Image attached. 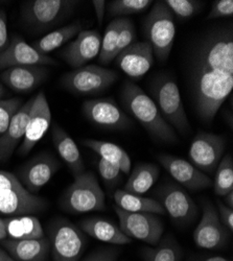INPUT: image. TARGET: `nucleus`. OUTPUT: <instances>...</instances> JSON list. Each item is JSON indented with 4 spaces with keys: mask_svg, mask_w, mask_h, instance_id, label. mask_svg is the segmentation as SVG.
<instances>
[{
    "mask_svg": "<svg viewBox=\"0 0 233 261\" xmlns=\"http://www.w3.org/2000/svg\"><path fill=\"white\" fill-rule=\"evenodd\" d=\"M190 89L199 117L213 122L233 89V32L217 30L197 47L190 68Z\"/></svg>",
    "mask_w": 233,
    "mask_h": 261,
    "instance_id": "obj_1",
    "label": "nucleus"
},
{
    "mask_svg": "<svg viewBox=\"0 0 233 261\" xmlns=\"http://www.w3.org/2000/svg\"><path fill=\"white\" fill-rule=\"evenodd\" d=\"M121 101L126 111L134 116L151 137L165 143L178 142L175 129L164 120L155 101L137 85L132 82L124 83Z\"/></svg>",
    "mask_w": 233,
    "mask_h": 261,
    "instance_id": "obj_2",
    "label": "nucleus"
},
{
    "mask_svg": "<svg viewBox=\"0 0 233 261\" xmlns=\"http://www.w3.org/2000/svg\"><path fill=\"white\" fill-rule=\"evenodd\" d=\"M47 205L46 200L29 192L16 175L0 169V214L30 215L44 211Z\"/></svg>",
    "mask_w": 233,
    "mask_h": 261,
    "instance_id": "obj_3",
    "label": "nucleus"
},
{
    "mask_svg": "<svg viewBox=\"0 0 233 261\" xmlns=\"http://www.w3.org/2000/svg\"><path fill=\"white\" fill-rule=\"evenodd\" d=\"M143 32L146 42L152 46L154 56L160 62H165L172 48L176 36L174 14L164 2L154 3L149 15L145 17Z\"/></svg>",
    "mask_w": 233,
    "mask_h": 261,
    "instance_id": "obj_4",
    "label": "nucleus"
},
{
    "mask_svg": "<svg viewBox=\"0 0 233 261\" xmlns=\"http://www.w3.org/2000/svg\"><path fill=\"white\" fill-rule=\"evenodd\" d=\"M79 4L75 0H30L21 6V19L30 30L46 32L69 18Z\"/></svg>",
    "mask_w": 233,
    "mask_h": 261,
    "instance_id": "obj_5",
    "label": "nucleus"
},
{
    "mask_svg": "<svg viewBox=\"0 0 233 261\" xmlns=\"http://www.w3.org/2000/svg\"><path fill=\"white\" fill-rule=\"evenodd\" d=\"M61 206L74 214L105 210V193L92 171H84L74 178L62 195Z\"/></svg>",
    "mask_w": 233,
    "mask_h": 261,
    "instance_id": "obj_6",
    "label": "nucleus"
},
{
    "mask_svg": "<svg viewBox=\"0 0 233 261\" xmlns=\"http://www.w3.org/2000/svg\"><path fill=\"white\" fill-rule=\"evenodd\" d=\"M153 96L164 120L181 135L189 134V121L175 80L168 75L158 77L153 86Z\"/></svg>",
    "mask_w": 233,
    "mask_h": 261,
    "instance_id": "obj_7",
    "label": "nucleus"
},
{
    "mask_svg": "<svg viewBox=\"0 0 233 261\" xmlns=\"http://www.w3.org/2000/svg\"><path fill=\"white\" fill-rule=\"evenodd\" d=\"M117 77L118 73L114 70L98 65H86L63 75L61 85L74 95L91 96L107 90Z\"/></svg>",
    "mask_w": 233,
    "mask_h": 261,
    "instance_id": "obj_8",
    "label": "nucleus"
},
{
    "mask_svg": "<svg viewBox=\"0 0 233 261\" xmlns=\"http://www.w3.org/2000/svg\"><path fill=\"white\" fill-rule=\"evenodd\" d=\"M47 239L54 261H79L87 243L83 231L65 219L49 224Z\"/></svg>",
    "mask_w": 233,
    "mask_h": 261,
    "instance_id": "obj_9",
    "label": "nucleus"
},
{
    "mask_svg": "<svg viewBox=\"0 0 233 261\" xmlns=\"http://www.w3.org/2000/svg\"><path fill=\"white\" fill-rule=\"evenodd\" d=\"M120 230L131 239H138L149 245H158L163 233V224L152 213L128 212L114 207Z\"/></svg>",
    "mask_w": 233,
    "mask_h": 261,
    "instance_id": "obj_10",
    "label": "nucleus"
},
{
    "mask_svg": "<svg viewBox=\"0 0 233 261\" xmlns=\"http://www.w3.org/2000/svg\"><path fill=\"white\" fill-rule=\"evenodd\" d=\"M82 111L94 125L110 130H124L132 126V119L112 98L89 99L83 102Z\"/></svg>",
    "mask_w": 233,
    "mask_h": 261,
    "instance_id": "obj_11",
    "label": "nucleus"
},
{
    "mask_svg": "<svg viewBox=\"0 0 233 261\" xmlns=\"http://www.w3.org/2000/svg\"><path fill=\"white\" fill-rule=\"evenodd\" d=\"M225 145L223 136L199 132L190 143L188 151L192 164L205 175H213L223 157Z\"/></svg>",
    "mask_w": 233,
    "mask_h": 261,
    "instance_id": "obj_12",
    "label": "nucleus"
},
{
    "mask_svg": "<svg viewBox=\"0 0 233 261\" xmlns=\"http://www.w3.org/2000/svg\"><path fill=\"white\" fill-rule=\"evenodd\" d=\"M156 201L165 213L179 224H188L197 216V206L184 188L175 183L161 185L156 191Z\"/></svg>",
    "mask_w": 233,
    "mask_h": 261,
    "instance_id": "obj_13",
    "label": "nucleus"
},
{
    "mask_svg": "<svg viewBox=\"0 0 233 261\" xmlns=\"http://www.w3.org/2000/svg\"><path fill=\"white\" fill-rule=\"evenodd\" d=\"M61 168L60 161L49 153H41L18 170V180L31 193L36 194L43 188Z\"/></svg>",
    "mask_w": 233,
    "mask_h": 261,
    "instance_id": "obj_14",
    "label": "nucleus"
},
{
    "mask_svg": "<svg viewBox=\"0 0 233 261\" xmlns=\"http://www.w3.org/2000/svg\"><path fill=\"white\" fill-rule=\"evenodd\" d=\"M51 123V111L45 92L41 90L36 96L30 111V117L27 124L25 134L21 142L18 154L27 156L35 145L42 139Z\"/></svg>",
    "mask_w": 233,
    "mask_h": 261,
    "instance_id": "obj_15",
    "label": "nucleus"
},
{
    "mask_svg": "<svg viewBox=\"0 0 233 261\" xmlns=\"http://www.w3.org/2000/svg\"><path fill=\"white\" fill-rule=\"evenodd\" d=\"M57 62L49 56L38 53L20 36H14L9 44L0 50V70L18 66H50Z\"/></svg>",
    "mask_w": 233,
    "mask_h": 261,
    "instance_id": "obj_16",
    "label": "nucleus"
},
{
    "mask_svg": "<svg viewBox=\"0 0 233 261\" xmlns=\"http://www.w3.org/2000/svg\"><path fill=\"white\" fill-rule=\"evenodd\" d=\"M194 241L199 248L206 250L220 249L228 241V230L210 202H205L203 205V215L194 232Z\"/></svg>",
    "mask_w": 233,
    "mask_h": 261,
    "instance_id": "obj_17",
    "label": "nucleus"
},
{
    "mask_svg": "<svg viewBox=\"0 0 233 261\" xmlns=\"http://www.w3.org/2000/svg\"><path fill=\"white\" fill-rule=\"evenodd\" d=\"M156 159L186 189L202 190L213 185V181L207 175L184 159L167 154H158Z\"/></svg>",
    "mask_w": 233,
    "mask_h": 261,
    "instance_id": "obj_18",
    "label": "nucleus"
},
{
    "mask_svg": "<svg viewBox=\"0 0 233 261\" xmlns=\"http://www.w3.org/2000/svg\"><path fill=\"white\" fill-rule=\"evenodd\" d=\"M101 37L97 31H81L76 38L63 49L62 58L74 69L86 66L99 55Z\"/></svg>",
    "mask_w": 233,
    "mask_h": 261,
    "instance_id": "obj_19",
    "label": "nucleus"
},
{
    "mask_svg": "<svg viewBox=\"0 0 233 261\" xmlns=\"http://www.w3.org/2000/svg\"><path fill=\"white\" fill-rule=\"evenodd\" d=\"M117 66L132 79H140L154 65V53L152 46L144 42H134L123 49L116 58Z\"/></svg>",
    "mask_w": 233,
    "mask_h": 261,
    "instance_id": "obj_20",
    "label": "nucleus"
},
{
    "mask_svg": "<svg viewBox=\"0 0 233 261\" xmlns=\"http://www.w3.org/2000/svg\"><path fill=\"white\" fill-rule=\"evenodd\" d=\"M49 72L46 66H18L4 70L0 80L13 91L28 93L45 82Z\"/></svg>",
    "mask_w": 233,
    "mask_h": 261,
    "instance_id": "obj_21",
    "label": "nucleus"
},
{
    "mask_svg": "<svg viewBox=\"0 0 233 261\" xmlns=\"http://www.w3.org/2000/svg\"><path fill=\"white\" fill-rule=\"evenodd\" d=\"M34 97L21 106L13 117L8 129L0 136V163H6L13 155L21 140H23Z\"/></svg>",
    "mask_w": 233,
    "mask_h": 261,
    "instance_id": "obj_22",
    "label": "nucleus"
},
{
    "mask_svg": "<svg viewBox=\"0 0 233 261\" xmlns=\"http://www.w3.org/2000/svg\"><path fill=\"white\" fill-rule=\"evenodd\" d=\"M2 246L16 261H44L50 250L45 236L20 241L7 238L2 242Z\"/></svg>",
    "mask_w": 233,
    "mask_h": 261,
    "instance_id": "obj_23",
    "label": "nucleus"
},
{
    "mask_svg": "<svg viewBox=\"0 0 233 261\" xmlns=\"http://www.w3.org/2000/svg\"><path fill=\"white\" fill-rule=\"evenodd\" d=\"M51 136L54 145L62 160L66 163L73 177H77L85 171V164L80 149L73 139L58 124L53 125Z\"/></svg>",
    "mask_w": 233,
    "mask_h": 261,
    "instance_id": "obj_24",
    "label": "nucleus"
},
{
    "mask_svg": "<svg viewBox=\"0 0 233 261\" xmlns=\"http://www.w3.org/2000/svg\"><path fill=\"white\" fill-rule=\"evenodd\" d=\"M82 231L97 241L112 245H128L132 242L130 237L126 236L118 226L114 223L100 219V217H89L80 223Z\"/></svg>",
    "mask_w": 233,
    "mask_h": 261,
    "instance_id": "obj_25",
    "label": "nucleus"
},
{
    "mask_svg": "<svg viewBox=\"0 0 233 261\" xmlns=\"http://www.w3.org/2000/svg\"><path fill=\"white\" fill-rule=\"evenodd\" d=\"M82 143L95 151L100 159L117 166L122 173H129L131 171L130 156L119 145L108 141L94 139H85L82 140Z\"/></svg>",
    "mask_w": 233,
    "mask_h": 261,
    "instance_id": "obj_26",
    "label": "nucleus"
},
{
    "mask_svg": "<svg viewBox=\"0 0 233 261\" xmlns=\"http://www.w3.org/2000/svg\"><path fill=\"white\" fill-rule=\"evenodd\" d=\"M8 238L20 241V239H35L44 237V231L40 221L33 215H20L5 219Z\"/></svg>",
    "mask_w": 233,
    "mask_h": 261,
    "instance_id": "obj_27",
    "label": "nucleus"
},
{
    "mask_svg": "<svg viewBox=\"0 0 233 261\" xmlns=\"http://www.w3.org/2000/svg\"><path fill=\"white\" fill-rule=\"evenodd\" d=\"M116 207L128 212H140L152 214H165L162 206L154 199L144 198L143 195L126 192L123 189H117L114 192Z\"/></svg>",
    "mask_w": 233,
    "mask_h": 261,
    "instance_id": "obj_28",
    "label": "nucleus"
},
{
    "mask_svg": "<svg viewBox=\"0 0 233 261\" xmlns=\"http://www.w3.org/2000/svg\"><path fill=\"white\" fill-rule=\"evenodd\" d=\"M82 31V23L80 21L68 24L66 27H62L55 31H51L47 35L41 37L39 40L35 41L32 46L41 55L48 56L51 51L60 48L73 37Z\"/></svg>",
    "mask_w": 233,
    "mask_h": 261,
    "instance_id": "obj_29",
    "label": "nucleus"
},
{
    "mask_svg": "<svg viewBox=\"0 0 233 261\" xmlns=\"http://www.w3.org/2000/svg\"><path fill=\"white\" fill-rule=\"evenodd\" d=\"M160 169L154 163H139L132 170L123 190L134 194H143L149 191L157 182Z\"/></svg>",
    "mask_w": 233,
    "mask_h": 261,
    "instance_id": "obj_30",
    "label": "nucleus"
},
{
    "mask_svg": "<svg viewBox=\"0 0 233 261\" xmlns=\"http://www.w3.org/2000/svg\"><path fill=\"white\" fill-rule=\"evenodd\" d=\"M122 19L123 18L113 19L105 30L98 55V62L101 65H109L113 61L112 56L116 46L119 31L121 29Z\"/></svg>",
    "mask_w": 233,
    "mask_h": 261,
    "instance_id": "obj_31",
    "label": "nucleus"
},
{
    "mask_svg": "<svg viewBox=\"0 0 233 261\" xmlns=\"http://www.w3.org/2000/svg\"><path fill=\"white\" fill-rule=\"evenodd\" d=\"M215 173L213 185L217 195L225 197L233 191V160L231 154H227L221 159Z\"/></svg>",
    "mask_w": 233,
    "mask_h": 261,
    "instance_id": "obj_32",
    "label": "nucleus"
},
{
    "mask_svg": "<svg viewBox=\"0 0 233 261\" xmlns=\"http://www.w3.org/2000/svg\"><path fill=\"white\" fill-rule=\"evenodd\" d=\"M152 4V0H111L106 6V14L109 18H123L142 13Z\"/></svg>",
    "mask_w": 233,
    "mask_h": 261,
    "instance_id": "obj_33",
    "label": "nucleus"
},
{
    "mask_svg": "<svg viewBox=\"0 0 233 261\" xmlns=\"http://www.w3.org/2000/svg\"><path fill=\"white\" fill-rule=\"evenodd\" d=\"M179 247L172 238H165L155 249L145 252L146 261H179Z\"/></svg>",
    "mask_w": 233,
    "mask_h": 261,
    "instance_id": "obj_34",
    "label": "nucleus"
},
{
    "mask_svg": "<svg viewBox=\"0 0 233 261\" xmlns=\"http://www.w3.org/2000/svg\"><path fill=\"white\" fill-rule=\"evenodd\" d=\"M164 3L172 13L180 19H188L195 16L204 7V3L198 0H166Z\"/></svg>",
    "mask_w": 233,
    "mask_h": 261,
    "instance_id": "obj_35",
    "label": "nucleus"
},
{
    "mask_svg": "<svg viewBox=\"0 0 233 261\" xmlns=\"http://www.w3.org/2000/svg\"><path fill=\"white\" fill-rule=\"evenodd\" d=\"M136 40V30L135 27L132 22V20L123 17L122 19V24H121V29L119 31L118 34V38H117V43L116 46L113 53V60H115V58L128 46H130L131 44L135 42Z\"/></svg>",
    "mask_w": 233,
    "mask_h": 261,
    "instance_id": "obj_36",
    "label": "nucleus"
},
{
    "mask_svg": "<svg viewBox=\"0 0 233 261\" xmlns=\"http://www.w3.org/2000/svg\"><path fill=\"white\" fill-rule=\"evenodd\" d=\"M22 106V99L15 97L0 99V136L8 129L13 117Z\"/></svg>",
    "mask_w": 233,
    "mask_h": 261,
    "instance_id": "obj_37",
    "label": "nucleus"
},
{
    "mask_svg": "<svg viewBox=\"0 0 233 261\" xmlns=\"http://www.w3.org/2000/svg\"><path fill=\"white\" fill-rule=\"evenodd\" d=\"M97 168L103 183L108 189L114 188L121 182L122 172L117 166L99 158L97 161Z\"/></svg>",
    "mask_w": 233,
    "mask_h": 261,
    "instance_id": "obj_38",
    "label": "nucleus"
},
{
    "mask_svg": "<svg viewBox=\"0 0 233 261\" xmlns=\"http://www.w3.org/2000/svg\"><path fill=\"white\" fill-rule=\"evenodd\" d=\"M233 15V2L232 0H217L213 4V8L207 16V19L227 18Z\"/></svg>",
    "mask_w": 233,
    "mask_h": 261,
    "instance_id": "obj_39",
    "label": "nucleus"
},
{
    "mask_svg": "<svg viewBox=\"0 0 233 261\" xmlns=\"http://www.w3.org/2000/svg\"><path fill=\"white\" fill-rule=\"evenodd\" d=\"M219 217L222 224L227 228L228 231H233V209L227 207L224 203L218 202Z\"/></svg>",
    "mask_w": 233,
    "mask_h": 261,
    "instance_id": "obj_40",
    "label": "nucleus"
},
{
    "mask_svg": "<svg viewBox=\"0 0 233 261\" xmlns=\"http://www.w3.org/2000/svg\"><path fill=\"white\" fill-rule=\"evenodd\" d=\"M8 18L4 10H0V50H3L9 44Z\"/></svg>",
    "mask_w": 233,
    "mask_h": 261,
    "instance_id": "obj_41",
    "label": "nucleus"
},
{
    "mask_svg": "<svg viewBox=\"0 0 233 261\" xmlns=\"http://www.w3.org/2000/svg\"><path fill=\"white\" fill-rule=\"evenodd\" d=\"M92 6L95 11L98 25H101L105 14H106V6H107V3H106L105 0H94V2H92Z\"/></svg>",
    "mask_w": 233,
    "mask_h": 261,
    "instance_id": "obj_42",
    "label": "nucleus"
},
{
    "mask_svg": "<svg viewBox=\"0 0 233 261\" xmlns=\"http://www.w3.org/2000/svg\"><path fill=\"white\" fill-rule=\"evenodd\" d=\"M83 261H115V259L110 252H97L92 253Z\"/></svg>",
    "mask_w": 233,
    "mask_h": 261,
    "instance_id": "obj_43",
    "label": "nucleus"
},
{
    "mask_svg": "<svg viewBox=\"0 0 233 261\" xmlns=\"http://www.w3.org/2000/svg\"><path fill=\"white\" fill-rule=\"evenodd\" d=\"M7 238H8V234H7L5 219H2V217H0V242L5 241Z\"/></svg>",
    "mask_w": 233,
    "mask_h": 261,
    "instance_id": "obj_44",
    "label": "nucleus"
},
{
    "mask_svg": "<svg viewBox=\"0 0 233 261\" xmlns=\"http://www.w3.org/2000/svg\"><path fill=\"white\" fill-rule=\"evenodd\" d=\"M225 205L231 209H233V191L229 192L225 195Z\"/></svg>",
    "mask_w": 233,
    "mask_h": 261,
    "instance_id": "obj_45",
    "label": "nucleus"
},
{
    "mask_svg": "<svg viewBox=\"0 0 233 261\" xmlns=\"http://www.w3.org/2000/svg\"><path fill=\"white\" fill-rule=\"evenodd\" d=\"M0 261H16V260L13 257H11L7 251L0 249Z\"/></svg>",
    "mask_w": 233,
    "mask_h": 261,
    "instance_id": "obj_46",
    "label": "nucleus"
},
{
    "mask_svg": "<svg viewBox=\"0 0 233 261\" xmlns=\"http://www.w3.org/2000/svg\"><path fill=\"white\" fill-rule=\"evenodd\" d=\"M205 261H230L224 257H220V256H216V257H211V258H208L206 259Z\"/></svg>",
    "mask_w": 233,
    "mask_h": 261,
    "instance_id": "obj_47",
    "label": "nucleus"
},
{
    "mask_svg": "<svg viewBox=\"0 0 233 261\" xmlns=\"http://www.w3.org/2000/svg\"><path fill=\"white\" fill-rule=\"evenodd\" d=\"M6 93H7V91H6V89H5V87H4V85L0 83V99H2V97H4L5 95H6Z\"/></svg>",
    "mask_w": 233,
    "mask_h": 261,
    "instance_id": "obj_48",
    "label": "nucleus"
}]
</instances>
